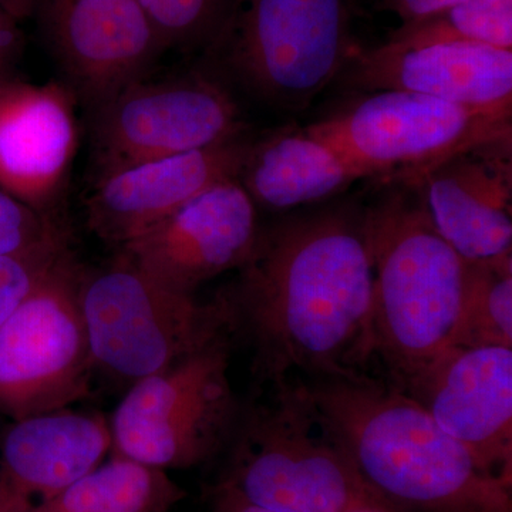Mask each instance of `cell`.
Returning a JSON list of instances; mask_svg holds the SVG:
<instances>
[{"instance_id":"obj_26","label":"cell","mask_w":512,"mask_h":512,"mask_svg":"<svg viewBox=\"0 0 512 512\" xmlns=\"http://www.w3.org/2000/svg\"><path fill=\"white\" fill-rule=\"evenodd\" d=\"M461 2L464 0H383V6L407 23L436 15Z\"/></svg>"},{"instance_id":"obj_15","label":"cell","mask_w":512,"mask_h":512,"mask_svg":"<svg viewBox=\"0 0 512 512\" xmlns=\"http://www.w3.org/2000/svg\"><path fill=\"white\" fill-rule=\"evenodd\" d=\"M339 79L362 92L424 94L471 107H512V50L441 42L356 47Z\"/></svg>"},{"instance_id":"obj_2","label":"cell","mask_w":512,"mask_h":512,"mask_svg":"<svg viewBox=\"0 0 512 512\" xmlns=\"http://www.w3.org/2000/svg\"><path fill=\"white\" fill-rule=\"evenodd\" d=\"M313 400L373 498L410 512H512V483L485 471L394 384L319 379Z\"/></svg>"},{"instance_id":"obj_16","label":"cell","mask_w":512,"mask_h":512,"mask_svg":"<svg viewBox=\"0 0 512 512\" xmlns=\"http://www.w3.org/2000/svg\"><path fill=\"white\" fill-rule=\"evenodd\" d=\"M511 140L448 158L412 181L431 222L466 261L512 252Z\"/></svg>"},{"instance_id":"obj_11","label":"cell","mask_w":512,"mask_h":512,"mask_svg":"<svg viewBox=\"0 0 512 512\" xmlns=\"http://www.w3.org/2000/svg\"><path fill=\"white\" fill-rule=\"evenodd\" d=\"M394 386L485 471L512 483V348L448 346Z\"/></svg>"},{"instance_id":"obj_24","label":"cell","mask_w":512,"mask_h":512,"mask_svg":"<svg viewBox=\"0 0 512 512\" xmlns=\"http://www.w3.org/2000/svg\"><path fill=\"white\" fill-rule=\"evenodd\" d=\"M69 251L63 229L22 254L0 258V326Z\"/></svg>"},{"instance_id":"obj_18","label":"cell","mask_w":512,"mask_h":512,"mask_svg":"<svg viewBox=\"0 0 512 512\" xmlns=\"http://www.w3.org/2000/svg\"><path fill=\"white\" fill-rule=\"evenodd\" d=\"M16 421L3 443L0 508L30 494L55 497L99 467L113 444L110 424L99 416L63 409Z\"/></svg>"},{"instance_id":"obj_25","label":"cell","mask_w":512,"mask_h":512,"mask_svg":"<svg viewBox=\"0 0 512 512\" xmlns=\"http://www.w3.org/2000/svg\"><path fill=\"white\" fill-rule=\"evenodd\" d=\"M60 229L47 212L35 210L0 188V258L22 254Z\"/></svg>"},{"instance_id":"obj_8","label":"cell","mask_w":512,"mask_h":512,"mask_svg":"<svg viewBox=\"0 0 512 512\" xmlns=\"http://www.w3.org/2000/svg\"><path fill=\"white\" fill-rule=\"evenodd\" d=\"M227 336L133 383L111 420L120 457L151 468L190 466L232 436L239 417Z\"/></svg>"},{"instance_id":"obj_28","label":"cell","mask_w":512,"mask_h":512,"mask_svg":"<svg viewBox=\"0 0 512 512\" xmlns=\"http://www.w3.org/2000/svg\"><path fill=\"white\" fill-rule=\"evenodd\" d=\"M215 512H274L266 510V508L259 507L249 503L244 497H241L237 491L225 485L222 488V497L220 503H218L217 511Z\"/></svg>"},{"instance_id":"obj_5","label":"cell","mask_w":512,"mask_h":512,"mask_svg":"<svg viewBox=\"0 0 512 512\" xmlns=\"http://www.w3.org/2000/svg\"><path fill=\"white\" fill-rule=\"evenodd\" d=\"M272 387L268 403L239 414L227 487L274 512H346L376 501L323 420L309 384L289 377Z\"/></svg>"},{"instance_id":"obj_23","label":"cell","mask_w":512,"mask_h":512,"mask_svg":"<svg viewBox=\"0 0 512 512\" xmlns=\"http://www.w3.org/2000/svg\"><path fill=\"white\" fill-rule=\"evenodd\" d=\"M165 49L207 46L231 0H138Z\"/></svg>"},{"instance_id":"obj_1","label":"cell","mask_w":512,"mask_h":512,"mask_svg":"<svg viewBox=\"0 0 512 512\" xmlns=\"http://www.w3.org/2000/svg\"><path fill=\"white\" fill-rule=\"evenodd\" d=\"M228 293L232 328L254 343L262 379L362 375L375 355L373 268L362 210L339 207L262 229Z\"/></svg>"},{"instance_id":"obj_29","label":"cell","mask_w":512,"mask_h":512,"mask_svg":"<svg viewBox=\"0 0 512 512\" xmlns=\"http://www.w3.org/2000/svg\"><path fill=\"white\" fill-rule=\"evenodd\" d=\"M47 0H0L3 8L15 19H25L45 6Z\"/></svg>"},{"instance_id":"obj_13","label":"cell","mask_w":512,"mask_h":512,"mask_svg":"<svg viewBox=\"0 0 512 512\" xmlns=\"http://www.w3.org/2000/svg\"><path fill=\"white\" fill-rule=\"evenodd\" d=\"M40 12L69 89L92 110L144 79L165 49L138 0H47Z\"/></svg>"},{"instance_id":"obj_17","label":"cell","mask_w":512,"mask_h":512,"mask_svg":"<svg viewBox=\"0 0 512 512\" xmlns=\"http://www.w3.org/2000/svg\"><path fill=\"white\" fill-rule=\"evenodd\" d=\"M72 90L0 83V188L37 211L59 197L77 147Z\"/></svg>"},{"instance_id":"obj_19","label":"cell","mask_w":512,"mask_h":512,"mask_svg":"<svg viewBox=\"0 0 512 512\" xmlns=\"http://www.w3.org/2000/svg\"><path fill=\"white\" fill-rule=\"evenodd\" d=\"M359 180L335 148L295 124L254 138L238 175L256 207L271 211L329 200Z\"/></svg>"},{"instance_id":"obj_20","label":"cell","mask_w":512,"mask_h":512,"mask_svg":"<svg viewBox=\"0 0 512 512\" xmlns=\"http://www.w3.org/2000/svg\"><path fill=\"white\" fill-rule=\"evenodd\" d=\"M453 345L512 348V252L467 261L466 292Z\"/></svg>"},{"instance_id":"obj_10","label":"cell","mask_w":512,"mask_h":512,"mask_svg":"<svg viewBox=\"0 0 512 512\" xmlns=\"http://www.w3.org/2000/svg\"><path fill=\"white\" fill-rule=\"evenodd\" d=\"M244 133L237 101L208 70L153 82L144 77L94 107V177Z\"/></svg>"},{"instance_id":"obj_9","label":"cell","mask_w":512,"mask_h":512,"mask_svg":"<svg viewBox=\"0 0 512 512\" xmlns=\"http://www.w3.org/2000/svg\"><path fill=\"white\" fill-rule=\"evenodd\" d=\"M82 274L67 252L0 326V412L16 420L57 412L86 392L93 360Z\"/></svg>"},{"instance_id":"obj_22","label":"cell","mask_w":512,"mask_h":512,"mask_svg":"<svg viewBox=\"0 0 512 512\" xmlns=\"http://www.w3.org/2000/svg\"><path fill=\"white\" fill-rule=\"evenodd\" d=\"M387 42H461L512 50V0H464L436 15L403 23Z\"/></svg>"},{"instance_id":"obj_30","label":"cell","mask_w":512,"mask_h":512,"mask_svg":"<svg viewBox=\"0 0 512 512\" xmlns=\"http://www.w3.org/2000/svg\"><path fill=\"white\" fill-rule=\"evenodd\" d=\"M346 512H393L389 508L384 507L376 501H363V503L356 504L355 507L350 508Z\"/></svg>"},{"instance_id":"obj_27","label":"cell","mask_w":512,"mask_h":512,"mask_svg":"<svg viewBox=\"0 0 512 512\" xmlns=\"http://www.w3.org/2000/svg\"><path fill=\"white\" fill-rule=\"evenodd\" d=\"M20 46L18 19L0 3V83L8 80L10 66L15 62Z\"/></svg>"},{"instance_id":"obj_3","label":"cell","mask_w":512,"mask_h":512,"mask_svg":"<svg viewBox=\"0 0 512 512\" xmlns=\"http://www.w3.org/2000/svg\"><path fill=\"white\" fill-rule=\"evenodd\" d=\"M387 183L362 217L373 268V350L399 384L453 343L467 261L434 227L416 185Z\"/></svg>"},{"instance_id":"obj_12","label":"cell","mask_w":512,"mask_h":512,"mask_svg":"<svg viewBox=\"0 0 512 512\" xmlns=\"http://www.w3.org/2000/svg\"><path fill=\"white\" fill-rule=\"evenodd\" d=\"M256 205L238 178L221 181L121 248L141 269L185 293L239 269L258 241Z\"/></svg>"},{"instance_id":"obj_21","label":"cell","mask_w":512,"mask_h":512,"mask_svg":"<svg viewBox=\"0 0 512 512\" xmlns=\"http://www.w3.org/2000/svg\"><path fill=\"white\" fill-rule=\"evenodd\" d=\"M153 470L119 457L94 468L32 512H146L157 494Z\"/></svg>"},{"instance_id":"obj_6","label":"cell","mask_w":512,"mask_h":512,"mask_svg":"<svg viewBox=\"0 0 512 512\" xmlns=\"http://www.w3.org/2000/svg\"><path fill=\"white\" fill-rule=\"evenodd\" d=\"M80 308L93 366L131 383L177 365L232 328L228 295L198 302L123 254L83 272Z\"/></svg>"},{"instance_id":"obj_14","label":"cell","mask_w":512,"mask_h":512,"mask_svg":"<svg viewBox=\"0 0 512 512\" xmlns=\"http://www.w3.org/2000/svg\"><path fill=\"white\" fill-rule=\"evenodd\" d=\"M252 140L244 133L201 150L96 175L86 197L89 227L123 247L212 185L238 178Z\"/></svg>"},{"instance_id":"obj_4","label":"cell","mask_w":512,"mask_h":512,"mask_svg":"<svg viewBox=\"0 0 512 512\" xmlns=\"http://www.w3.org/2000/svg\"><path fill=\"white\" fill-rule=\"evenodd\" d=\"M357 45L349 0H231L207 45L208 72L276 109H306Z\"/></svg>"},{"instance_id":"obj_7","label":"cell","mask_w":512,"mask_h":512,"mask_svg":"<svg viewBox=\"0 0 512 512\" xmlns=\"http://www.w3.org/2000/svg\"><path fill=\"white\" fill-rule=\"evenodd\" d=\"M308 128L362 178L412 181L457 154L511 140L512 107H471L389 90L369 93Z\"/></svg>"}]
</instances>
